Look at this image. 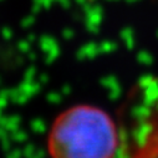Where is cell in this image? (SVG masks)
Returning a JSON list of instances; mask_svg holds the SVG:
<instances>
[{"instance_id":"obj_1","label":"cell","mask_w":158,"mask_h":158,"mask_svg":"<svg viewBox=\"0 0 158 158\" xmlns=\"http://www.w3.org/2000/svg\"><path fill=\"white\" fill-rule=\"evenodd\" d=\"M118 133L113 120L95 106H75L52 125L48 148L51 158H114Z\"/></svg>"}]
</instances>
